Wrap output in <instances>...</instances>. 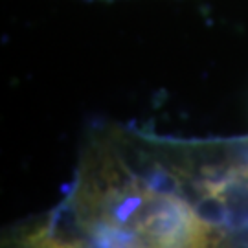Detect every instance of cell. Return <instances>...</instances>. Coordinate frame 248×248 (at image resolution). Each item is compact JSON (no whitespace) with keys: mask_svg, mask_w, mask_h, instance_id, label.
Wrapping results in <instances>:
<instances>
[{"mask_svg":"<svg viewBox=\"0 0 248 248\" xmlns=\"http://www.w3.org/2000/svg\"><path fill=\"white\" fill-rule=\"evenodd\" d=\"M81 248H145L131 232L120 230L103 222L90 224L81 239Z\"/></svg>","mask_w":248,"mask_h":248,"instance_id":"cell-1","label":"cell"},{"mask_svg":"<svg viewBox=\"0 0 248 248\" xmlns=\"http://www.w3.org/2000/svg\"><path fill=\"white\" fill-rule=\"evenodd\" d=\"M11 248H81V239H64L52 230L50 224H39L24 232Z\"/></svg>","mask_w":248,"mask_h":248,"instance_id":"cell-2","label":"cell"}]
</instances>
